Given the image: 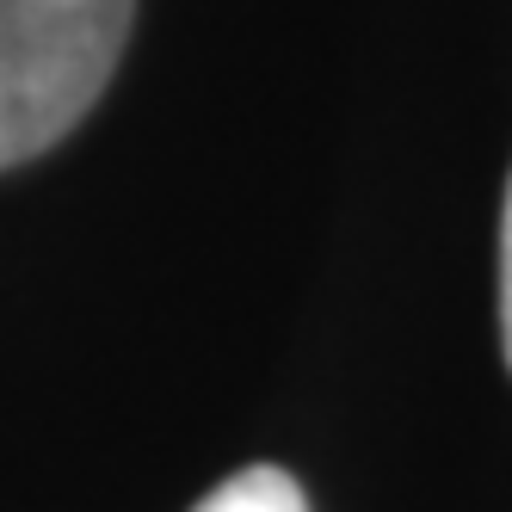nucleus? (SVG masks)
<instances>
[{"mask_svg":"<svg viewBox=\"0 0 512 512\" xmlns=\"http://www.w3.org/2000/svg\"><path fill=\"white\" fill-rule=\"evenodd\" d=\"M500 340L512 364V179H506V210H500Z\"/></svg>","mask_w":512,"mask_h":512,"instance_id":"obj_3","label":"nucleus"},{"mask_svg":"<svg viewBox=\"0 0 512 512\" xmlns=\"http://www.w3.org/2000/svg\"><path fill=\"white\" fill-rule=\"evenodd\" d=\"M136 0H0V167L56 149L105 93Z\"/></svg>","mask_w":512,"mask_h":512,"instance_id":"obj_1","label":"nucleus"},{"mask_svg":"<svg viewBox=\"0 0 512 512\" xmlns=\"http://www.w3.org/2000/svg\"><path fill=\"white\" fill-rule=\"evenodd\" d=\"M192 512H309V494L297 488V475L253 463V469L229 475V482H216Z\"/></svg>","mask_w":512,"mask_h":512,"instance_id":"obj_2","label":"nucleus"}]
</instances>
